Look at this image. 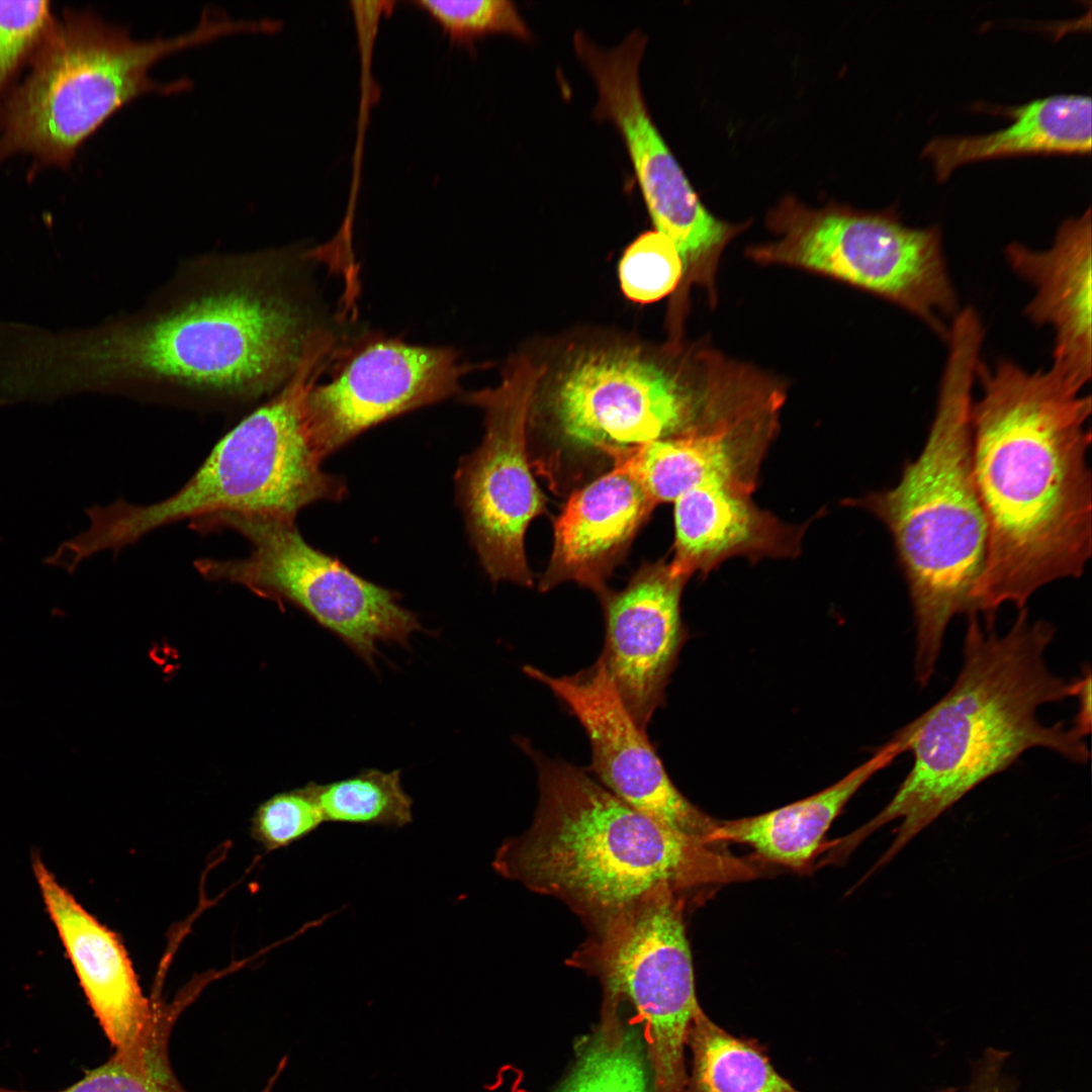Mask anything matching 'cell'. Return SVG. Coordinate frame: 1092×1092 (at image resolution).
<instances>
[{"label":"cell","instance_id":"cell-24","mask_svg":"<svg viewBox=\"0 0 1092 1092\" xmlns=\"http://www.w3.org/2000/svg\"><path fill=\"white\" fill-rule=\"evenodd\" d=\"M551 1092H657L642 1027L626 1007L602 1001L600 1020L576 1039Z\"/></svg>","mask_w":1092,"mask_h":1092},{"label":"cell","instance_id":"cell-2","mask_svg":"<svg viewBox=\"0 0 1092 1092\" xmlns=\"http://www.w3.org/2000/svg\"><path fill=\"white\" fill-rule=\"evenodd\" d=\"M981 398L971 408V458L987 541L973 611L1026 608L1042 586L1078 578L1092 551L1087 463L1091 397L1051 369L979 363Z\"/></svg>","mask_w":1092,"mask_h":1092},{"label":"cell","instance_id":"cell-11","mask_svg":"<svg viewBox=\"0 0 1092 1092\" xmlns=\"http://www.w3.org/2000/svg\"><path fill=\"white\" fill-rule=\"evenodd\" d=\"M189 526L200 534L234 531L251 545L243 558L195 560L204 578L295 604L370 666L379 642L406 646L411 635L422 629L394 592L310 546L295 520L226 513L193 520Z\"/></svg>","mask_w":1092,"mask_h":1092},{"label":"cell","instance_id":"cell-25","mask_svg":"<svg viewBox=\"0 0 1092 1092\" xmlns=\"http://www.w3.org/2000/svg\"><path fill=\"white\" fill-rule=\"evenodd\" d=\"M692 1061L685 1092H802L752 1040L737 1037L701 1009L687 1036Z\"/></svg>","mask_w":1092,"mask_h":1092},{"label":"cell","instance_id":"cell-18","mask_svg":"<svg viewBox=\"0 0 1092 1092\" xmlns=\"http://www.w3.org/2000/svg\"><path fill=\"white\" fill-rule=\"evenodd\" d=\"M31 866L46 910L95 1016L115 1049L130 1044L150 1022L158 999L144 995L117 934L60 884L37 853Z\"/></svg>","mask_w":1092,"mask_h":1092},{"label":"cell","instance_id":"cell-8","mask_svg":"<svg viewBox=\"0 0 1092 1092\" xmlns=\"http://www.w3.org/2000/svg\"><path fill=\"white\" fill-rule=\"evenodd\" d=\"M239 31L236 19L204 11L187 32L139 39L91 10H67L55 18L24 80L1 98L0 162L24 153L41 165H68L84 141L126 104L192 87L185 77L153 78L155 64Z\"/></svg>","mask_w":1092,"mask_h":1092},{"label":"cell","instance_id":"cell-21","mask_svg":"<svg viewBox=\"0 0 1092 1092\" xmlns=\"http://www.w3.org/2000/svg\"><path fill=\"white\" fill-rule=\"evenodd\" d=\"M751 493L724 485H704L674 504L672 570L689 578L708 574L723 561L744 556L792 558L801 551L806 526L786 524L760 510Z\"/></svg>","mask_w":1092,"mask_h":1092},{"label":"cell","instance_id":"cell-32","mask_svg":"<svg viewBox=\"0 0 1092 1092\" xmlns=\"http://www.w3.org/2000/svg\"><path fill=\"white\" fill-rule=\"evenodd\" d=\"M1081 677L1073 680V697L1078 702V712L1075 716L1073 727L1079 734L1086 737L1091 731V672L1088 667Z\"/></svg>","mask_w":1092,"mask_h":1092},{"label":"cell","instance_id":"cell-19","mask_svg":"<svg viewBox=\"0 0 1092 1092\" xmlns=\"http://www.w3.org/2000/svg\"><path fill=\"white\" fill-rule=\"evenodd\" d=\"M1005 255L1035 295L1025 307L1036 325L1055 332L1051 370L1081 391L1091 377V210L1066 219L1044 251L1011 243Z\"/></svg>","mask_w":1092,"mask_h":1092},{"label":"cell","instance_id":"cell-10","mask_svg":"<svg viewBox=\"0 0 1092 1092\" xmlns=\"http://www.w3.org/2000/svg\"><path fill=\"white\" fill-rule=\"evenodd\" d=\"M682 911L681 896L660 888L589 927L567 961L639 1022L657 1092H685L688 1031L702 1009Z\"/></svg>","mask_w":1092,"mask_h":1092},{"label":"cell","instance_id":"cell-33","mask_svg":"<svg viewBox=\"0 0 1092 1092\" xmlns=\"http://www.w3.org/2000/svg\"><path fill=\"white\" fill-rule=\"evenodd\" d=\"M286 1064H287V1057H284L279 1062L275 1073L270 1077V1079L268 1080L267 1084L265 1085V1087L263 1088V1090L261 1092H272V1089L275 1086L279 1076L284 1071V1069L286 1067Z\"/></svg>","mask_w":1092,"mask_h":1092},{"label":"cell","instance_id":"cell-1","mask_svg":"<svg viewBox=\"0 0 1092 1092\" xmlns=\"http://www.w3.org/2000/svg\"><path fill=\"white\" fill-rule=\"evenodd\" d=\"M313 329L290 252L205 254L127 314L71 332L18 327L6 374L22 400L95 392L234 410L289 379Z\"/></svg>","mask_w":1092,"mask_h":1092},{"label":"cell","instance_id":"cell-13","mask_svg":"<svg viewBox=\"0 0 1092 1092\" xmlns=\"http://www.w3.org/2000/svg\"><path fill=\"white\" fill-rule=\"evenodd\" d=\"M545 369L529 357H516L497 386L468 396L483 410L485 432L456 474L459 500L485 571L494 581L525 586L533 583L525 534L545 512L528 451L531 407Z\"/></svg>","mask_w":1092,"mask_h":1092},{"label":"cell","instance_id":"cell-27","mask_svg":"<svg viewBox=\"0 0 1092 1092\" xmlns=\"http://www.w3.org/2000/svg\"><path fill=\"white\" fill-rule=\"evenodd\" d=\"M325 821L403 827L413 820V800L400 771L365 769L326 785L315 784Z\"/></svg>","mask_w":1092,"mask_h":1092},{"label":"cell","instance_id":"cell-14","mask_svg":"<svg viewBox=\"0 0 1092 1092\" xmlns=\"http://www.w3.org/2000/svg\"><path fill=\"white\" fill-rule=\"evenodd\" d=\"M523 671L546 686L578 720L589 740L595 779L661 825L708 841L716 822L671 782L648 739L621 701L601 656L571 675L553 676L532 665Z\"/></svg>","mask_w":1092,"mask_h":1092},{"label":"cell","instance_id":"cell-6","mask_svg":"<svg viewBox=\"0 0 1092 1092\" xmlns=\"http://www.w3.org/2000/svg\"><path fill=\"white\" fill-rule=\"evenodd\" d=\"M982 325L957 318L936 411L926 442L892 488L848 502L879 519L892 536L915 622L914 674L931 679L951 619L973 612L987 530L971 458L972 390L980 363Z\"/></svg>","mask_w":1092,"mask_h":1092},{"label":"cell","instance_id":"cell-3","mask_svg":"<svg viewBox=\"0 0 1092 1092\" xmlns=\"http://www.w3.org/2000/svg\"><path fill=\"white\" fill-rule=\"evenodd\" d=\"M961 670L948 692L890 740L913 763L887 806L844 839L854 848L872 832L901 819L896 837L873 870L974 788L1005 770L1025 751L1052 750L1075 763L1089 759L1085 737L1064 722L1044 724L1037 711L1073 697V682L1045 659L1056 630L1018 610L1003 634L995 619L968 615Z\"/></svg>","mask_w":1092,"mask_h":1092},{"label":"cell","instance_id":"cell-31","mask_svg":"<svg viewBox=\"0 0 1092 1092\" xmlns=\"http://www.w3.org/2000/svg\"><path fill=\"white\" fill-rule=\"evenodd\" d=\"M54 20L49 1H0V97L29 64Z\"/></svg>","mask_w":1092,"mask_h":1092},{"label":"cell","instance_id":"cell-26","mask_svg":"<svg viewBox=\"0 0 1092 1092\" xmlns=\"http://www.w3.org/2000/svg\"><path fill=\"white\" fill-rule=\"evenodd\" d=\"M196 997L186 987L171 1003L158 1000L150 1022L133 1042L115 1049L102 1066L57 1092H187L173 1071L169 1040L179 1016ZM0 1092L25 1091L0 1087Z\"/></svg>","mask_w":1092,"mask_h":1092},{"label":"cell","instance_id":"cell-23","mask_svg":"<svg viewBox=\"0 0 1092 1092\" xmlns=\"http://www.w3.org/2000/svg\"><path fill=\"white\" fill-rule=\"evenodd\" d=\"M899 754L896 744L889 741L872 758L822 792L758 816L716 823L708 841L747 844L768 860L801 869L813 857L825 832L854 793Z\"/></svg>","mask_w":1092,"mask_h":1092},{"label":"cell","instance_id":"cell-22","mask_svg":"<svg viewBox=\"0 0 1092 1092\" xmlns=\"http://www.w3.org/2000/svg\"><path fill=\"white\" fill-rule=\"evenodd\" d=\"M1091 98L1061 94L1002 109L1012 118L1004 128L978 135L936 136L922 156L938 181L958 167L984 159L1029 154H1089Z\"/></svg>","mask_w":1092,"mask_h":1092},{"label":"cell","instance_id":"cell-30","mask_svg":"<svg viewBox=\"0 0 1092 1092\" xmlns=\"http://www.w3.org/2000/svg\"><path fill=\"white\" fill-rule=\"evenodd\" d=\"M323 822L315 784L274 795L256 810L251 835L266 850H276L300 840Z\"/></svg>","mask_w":1092,"mask_h":1092},{"label":"cell","instance_id":"cell-20","mask_svg":"<svg viewBox=\"0 0 1092 1092\" xmlns=\"http://www.w3.org/2000/svg\"><path fill=\"white\" fill-rule=\"evenodd\" d=\"M655 503L629 473L612 468L573 491L554 523V543L539 588L564 581L590 588L601 599Z\"/></svg>","mask_w":1092,"mask_h":1092},{"label":"cell","instance_id":"cell-28","mask_svg":"<svg viewBox=\"0 0 1092 1092\" xmlns=\"http://www.w3.org/2000/svg\"><path fill=\"white\" fill-rule=\"evenodd\" d=\"M682 273L681 258L675 246L656 230L637 237L626 248L619 263L623 293L641 304L658 301L677 289Z\"/></svg>","mask_w":1092,"mask_h":1092},{"label":"cell","instance_id":"cell-7","mask_svg":"<svg viewBox=\"0 0 1092 1092\" xmlns=\"http://www.w3.org/2000/svg\"><path fill=\"white\" fill-rule=\"evenodd\" d=\"M333 344L329 332L313 331L289 379L222 436L172 495L86 509L88 528L65 544L70 559L81 564L102 551L117 552L185 520L226 513L295 520L312 503L341 499L346 486L323 470L306 415L307 396Z\"/></svg>","mask_w":1092,"mask_h":1092},{"label":"cell","instance_id":"cell-16","mask_svg":"<svg viewBox=\"0 0 1092 1092\" xmlns=\"http://www.w3.org/2000/svg\"><path fill=\"white\" fill-rule=\"evenodd\" d=\"M689 578L662 560L645 563L619 592H607L602 654L621 701L646 731L662 703L682 640L680 597Z\"/></svg>","mask_w":1092,"mask_h":1092},{"label":"cell","instance_id":"cell-4","mask_svg":"<svg viewBox=\"0 0 1092 1092\" xmlns=\"http://www.w3.org/2000/svg\"><path fill=\"white\" fill-rule=\"evenodd\" d=\"M539 798L531 825L507 840L494 867L529 890L556 898L593 927L648 894L749 880L752 866L704 839L661 825L586 769L549 758L526 740Z\"/></svg>","mask_w":1092,"mask_h":1092},{"label":"cell","instance_id":"cell-29","mask_svg":"<svg viewBox=\"0 0 1092 1092\" xmlns=\"http://www.w3.org/2000/svg\"><path fill=\"white\" fill-rule=\"evenodd\" d=\"M425 10L453 40L464 42L486 34L505 33L523 40L531 31L515 4L508 0H419Z\"/></svg>","mask_w":1092,"mask_h":1092},{"label":"cell","instance_id":"cell-5","mask_svg":"<svg viewBox=\"0 0 1092 1092\" xmlns=\"http://www.w3.org/2000/svg\"><path fill=\"white\" fill-rule=\"evenodd\" d=\"M759 397L756 369L712 349L581 348L539 381L529 419L544 436L536 464L557 487L566 471L611 450L714 430Z\"/></svg>","mask_w":1092,"mask_h":1092},{"label":"cell","instance_id":"cell-9","mask_svg":"<svg viewBox=\"0 0 1092 1092\" xmlns=\"http://www.w3.org/2000/svg\"><path fill=\"white\" fill-rule=\"evenodd\" d=\"M778 238L747 249L760 264L800 268L878 295L948 337L958 299L937 226L904 224L895 211L819 209L783 201L767 217Z\"/></svg>","mask_w":1092,"mask_h":1092},{"label":"cell","instance_id":"cell-17","mask_svg":"<svg viewBox=\"0 0 1092 1092\" xmlns=\"http://www.w3.org/2000/svg\"><path fill=\"white\" fill-rule=\"evenodd\" d=\"M784 402L772 403L717 429L612 450L613 467L629 473L657 506L704 485L752 493L761 462L779 431Z\"/></svg>","mask_w":1092,"mask_h":1092},{"label":"cell","instance_id":"cell-15","mask_svg":"<svg viewBox=\"0 0 1092 1092\" xmlns=\"http://www.w3.org/2000/svg\"><path fill=\"white\" fill-rule=\"evenodd\" d=\"M466 370L449 348L385 338L368 342L307 396V423L320 456L387 419L452 396Z\"/></svg>","mask_w":1092,"mask_h":1092},{"label":"cell","instance_id":"cell-12","mask_svg":"<svg viewBox=\"0 0 1092 1092\" xmlns=\"http://www.w3.org/2000/svg\"><path fill=\"white\" fill-rule=\"evenodd\" d=\"M646 43L640 30L613 49L599 47L581 31L573 35L574 52L597 87L595 117L612 122L619 131L655 230L673 243L681 258L684 281L708 289L715 285L722 253L739 229L702 204L653 122L639 74Z\"/></svg>","mask_w":1092,"mask_h":1092}]
</instances>
